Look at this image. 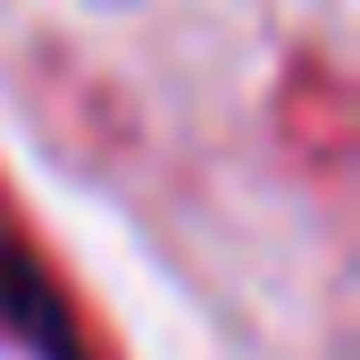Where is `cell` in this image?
I'll list each match as a JSON object with an SVG mask.
<instances>
[{
  "instance_id": "obj_1",
  "label": "cell",
  "mask_w": 360,
  "mask_h": 360,
  "mask_svg": "<svg viewBox=\"0 0 360 360\" xmlns=\"http://www.w3.org/2000/svg\"><path fill=\"white\" fill-rule=\"evenodd\" d=\"M0 335L25 344L34 360H117L101 310L76 293V276L42 243V226L17 210L8 176H0Z\"/></svg>"
},
{
  "instance_id": "obj_2",
  "label": "cell",
  "mask_w": 360,
  "mask_h": 360,
  "mask_svg": "<svg viewBox=\"0 0 360 360\" xmlns=\"http://www.w3.org/2000/svg\"><path fill=\"white\" fill-rule=\"evenodd\" d=\"M269 126H276V151L319 184V193H344L352 176V134H360V109H352V76L335 51L302 42L285 68H276V101H269Z\"/></svg>"
}]
</instances>
